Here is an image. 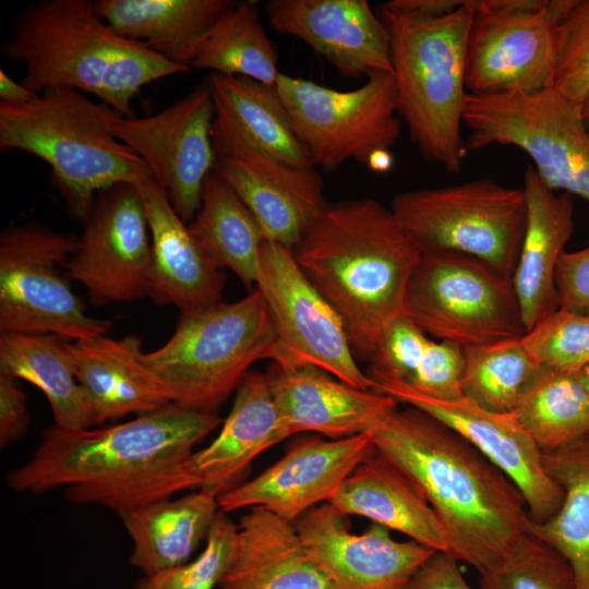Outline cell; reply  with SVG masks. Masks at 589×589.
I'll return each mask as SVG.
<instances>
[{
  "label": "cell",
  "mask_w": 589,
  "mask_h": 589,
  "mask_svg": "<svg viewBox=\"0 0 589 589\" xmlns=\"http://www.w3.org/2000/svg\"><path fill=\"white\" fill-rule=\"evenodd\" d=\"M215 108L206 82L168 108L143 118L115 113L109 130L148 167L172 207L190 224L217 155L212 139Z\"/></svg>",
  "instance_id": "cell-15"
},
{
  "label": "cell",
  "mask_w": 589,
  "mask_h": 589,
  "mask_svg": "<svg viewBox=\"0 0 589 589\" xmlns=\"http://www.w3.org/2000/svg\"><path fill=\"white\" fill-rule=\"evenodd\" d=\"M464 365L461 347L430 338L414 373L404 385L432 398L459 399L464 397L461 389Z\"/></svg>",
  "instance_id": "cell-43"
},
{
  "label": "cell",
  "mask_w": 589,
  "mask_h": 589,
  "mask_svg": "<svg viewBox=\"0 0 589 589\" xmlns=\"http://www.w3.org/2000/svg\"><path fill=\"white\" fill-rule=\"evenodd\" d=\"M214 171L256 218L265 241L294 249L328 205L313 166L247 151L217 157Z\"/></svg>",
  "instance_id": "cell-21"
},
{
  "label": "cell",
  "mask_w": 589,
  "mask_h": 589,
  "mask_svg": "<svg viewBox=\"0 0 589 589\" xmlns=\"http://www.w3.org/2000/svg\"><path fill=\"white\" fill-rule=\"evenodd\" d=\"M375 453L369 433L301 440L255 478L219 496V508L228 513L263 507L294 522L310 509L329 503L346 478Z\"/></svg>",
  "instance_id": "cell-18"
},
{
  "label": "cell",
  "mask_w": 589,
  "mask_h": 589,
  "mask_svg": "<svg viewBox=\"0 0 589 589\" xmlns=\"http://www.w3.org/2000/svg\"><path fill=\"white\" fill-rule=\"evenodd\" d=\"M68 341L53 334L1 333L0 373L37 386L50 404L55 425L92 428L94 417L77 383Z\"/></svg>",
  "instance_id": "cell-33"
},
{
  "label": "cell",
  "mask_w": 589,
  "mask_h": 589,
  "mask_svg": "<svg viewBox=\"0 0 589 589\" xmlns=\"http://www.w3.org/2000/svg\"><path fill=\"white\" fill-rule=\"evenodd\" d=\"M429 340V336L407 316L393 322L369 360L365 373L373 381L374 387L382 383L407 384Z\"/></svg>",
  "instance_id": "cell-42"
},
{
  "label": "cell",
  "mask_w": 589,
  "mask_h": 589,
  "mask_svg": "<svg viewBox=\"0 0 589 589\" xmlns=\"http://www.w3.org/2000/svg\"><path fill=\"white\" fill-rule=\"evenodd\" d=\"M221 589H335L309 554L293 521L250 507L238 524Z\"/></svg>",
  "instance_id": "cell-28"
},
{
  "label": "cell",
  "mask_w": 589,
  "mask_h": 589,
  "mask_svg": "<svg viewBox=\"0 0 589 589\" xmlns=\"http://www.w3.org/2000/svg\"><path fill=\"white\" fill-rule=\"evenodd\" d=\"M366 165L374 171H387L392 168L393 157L389 151H378L370 156Z\"/></svg>",
  "instance_id": "cell-49"
},
{
  "label": "cell",
  "mask_w": 589,
  "mask_h": 589,
  "mask_svg": "<svg viewBox=\"0 0 589 589\" xmlns=\"http://www.w3.org/2000/svg\"><path fill=\"white\" fill-rule=\"evenodd\" d=\"M115 113L69 87L47 88L25 104L0 101V148L44 160L71 213L85 224L99 193L152 177L146 164L110 132Z\"/></svg>",
  "instance_id": "cell-5"
},
{
  "label": "cell",
  "mask_w": 589,
  "mask_h": 589,
  "mask_svg": "<svg viewBox=\"0 0 589 589\" xmlns=\"http://www.w3.org/2000/svg\"><path fill=\"white\" fill-rule=\"evenodd\" d=\"M458 562L447 552L435 551L420 566L404 589H471Z\"/></svg>",
  "instance_id": "cell-46"
},
{
  "label": "cell",
  "mask_w": 589,
  "mask_h": 589,
  "mask_svg": "<svg viewBox=\"0 0 589 589\" xmlns=\"http://www.w3.org/2000/svg\"><path fill=\"white\" fill-rule=\"evenodd\" d=\"M581 382L584 383V385L586 386V388L588 389L589 392V365H587L586 368H584L579 373H578Z\"/></svg>",
  "instance_id": "cell-50"
},
{
  "label": "cell",
  "mask_w": 589,
  "mask_h": 589,
  "mask_svg": "<svg viewBox=\"0 0 589 589\" xmlns=\"http://www.w3.org/2000/svg\"><path fill=\"white\" fill-rule=\"evenodd\" d=\"M376 453L401 471L440 518L449 553L482 573L525 536L531 518L509 478L470 442L408 406L371 433Z\"/></svg>",
  "instance_id": "cell-2"
},
{
  "label": "cell",
  "mask_w": 589,
  "mask_h": 589,
  "mask_svg": "<svg viewBox=\"0 0 589 589\" xmlns=\"http://www.w3.org/2000/svg\"><path fill=\"white\" fill-rule=\"evenodd\" d=\"M212 139L217 157L253 151L283 161L312 166L275 87L243 76L211 73Z\"/></svg>",
  "instance_id": "cell-25"
},
{
  "label": "cell",
  "mask_w": 589,
  "mask_h": 589,
  "mask_svg": "<svg viewBox=\"0 0 589 589\" xmlns=\"http://www.w3.org/2000/svg\"><path fill=\"white\" fill-rule=\"evenodd\" d=\"M374 390L429 413L470 442L516 485L533 524L558 509L563 490L548 474L541 449L515 412L490 411L465 397L432 398L400 383L377 384Z\"/></svg>",
  "instance_id": "cell-17"
},
{
  "label": "cell",
  "mask_w": 589,
  "mask_h": 589,
  "mask_svg": "<svg viewBox=\"0 0 589 589\" xmlns=\"http://www.w3.org/2000/svg\"><path fill=\"white\" fill-rule=\"evenodd\" d=\"M293 254L341 317L356 359L369 362L387 327L406 316L418 247L389 207L363 197L328 203Z\"/></svg>",
  "instance_id": "cell-3"
},
{
  "label": "cell",
  "mask_w": 589,
  "mask_h": 589,
  "mask_svg": "<svg viewBox=\"0 0 589 589\" xmlns=\"http://www.w3.org/2000/svg\"><path fill=\"white\" fill-rule=\"evenodd\" d=\"M39 93L27 88L22 82L19 83L0 69V101L7 104H25L36 98Z\"/></svg>",
  "instance_id": "cell-48"
},
{
  "label": "cell",
  "mask_w": 589,
  "mask_h": 589,
  "mask_svg": "<svg viewBox=\"0 0 589 589\" xmlns=\"http://www.w3.org/2000/svg\"><path fill=\"white\" fill-rule=\"evenodd\" d=\"M294 524L335 589H404L435 552L412 540L398 541L374 522L362 533L352 532L347 516L329 503L310 509Z\"/></svg>",
  "instance_id": "cell-19"
},
{
  "label": "cell",
  "mask_w": 589,
  "mask_h": 589,
  "mask_svg": "<svg viewBox=\"0 0 589 589\" xmlns=\"http://www.w3.org/2000/svg\"><path fill=\"white\" fill-rule=\"evenodd\" d=\"M231 0H96L98 15L120 36L190 68Z\"/></svg>",
  "instance_id": "cell-30"
},
{
  "label": "cell",
  "mask_w": 589,
  "mask_h": 589,
  "mask_svg": "<svg viewBox=\"0 0 589 589\" xmlns=\"http://www.w3.org/2000/svg\"><path fill=\"white\" fill-rule=\"evenodd\" d=\"M555 284L558 309L589 313V245L561 255Z\"/></svg>",
  "instance_id": "cell-44"
},
{
  "label": "cell",
  "mask_w": 589,
  "mask_h": 589,
  "mask_svg": "<svg viewBox=\"0 0 589 589\" xmlns=\"http://www.w3.org/2000/svg\"><path fill=\"white\" fill-rule=\"evenodd\" d=\"M329 504L345 516L365 517L433 551H449L446 531L433 508L411 481L377 453L346 478Z\"/></svg>",
  "instance_id": "cell-29"
},
{
  "label": "cell",
  "mask_w": 589,
  "mask_h": 589,
  "mask_svg": "<svg viewBox=\"0 0 589 589\" xmlns=\"http://www.w3.org/2000/svg\"><path fill=\"white\" fill-rule=\"evenodd\" d=\"M289 436L274 400L268 372L250 371L237 387L217 436L191 457L199 490L218 498L236 489L244 482L257 456Z\"/></svg>",
  "instance_id": "cell-24"
},
{
  "label": "cell",
  "mask_w": 589,
  "mask_h": 589,
  "mask_svg": "<svg viewBox=\"0 0 589 589\" xmlns=\"http://www.w3.org/2000/svg\"><path fill=\"white\" fill-rule=\"evenodd\" d=\"M462 125L467 152L515 146L531 158L534 172L549 190L589 203V128L581 105L555 88L468 93Z\"/></svg>",
  "instance_id": "cell-8"
},
{
  "label": "cell",
  "mask_w": 589,
  "mask_h": 589,
  "mask_svg": "<svg viewBox=\"0 0 589 589\" xmlns=\"http://www.w3.org/2000/svg\"><path fill=\"white\" fill-rule=\"evenodd\" d=\"M276 349L266 301L254 288L236 302L181 311L168 341L141 358L172 402L217 413L250 366L262 359L274 360Z\"/></svg>",
  "instance_id": "cell-7"
},
{
  "label": "cell",
  "mask_w": 589,
  "mask_h": 589,
  "mask_svg": "<svg viewBox=\"0 0 589 589\" xmlns=\"http://www.w3.org/2000/svg\"><path fill=\"white\" fill-rule=\"evenodd\" d=\"M238 525L219 512L201 554L192 562L144 576L133 589H213L228 572L237 546Z\"/></svg>",
  "instance_id": "cell-39"
},
{
  "label": "cell",
  "mask_w": 589,
  "mask_h": 589,
  "mask_svg": "<svg viewBox=\"0 0 589 589\" xmlns=\"http://www.w3.org/2000/svg\"><path fill=\"white\" fill-rule=\"evenodd\" d=\"M278 33L299 38L349 79L393 73L388 32L366 0H269Z\"/></svg>",
  "instance_id": "cell-20"
},
{
  "label": "cell",
  "mask_w": 589,
  "mask_h": 589,
  "mask_svg": "<svg viewBox=\"0 0 589 589\" xmlns=\"http://www.w3.org/2000/svg\"><path fill=\"white\" fill-rule=\"evenodd\" d=\"M28 413L25 394L17 378L0 373V445L20 438L27 429Z\"/></svg>",
  "instance_id": "cell-45"
},
{
  "label": "cell",
  "mask_w": 589,
  "mask_h": 589,
  "mask_svg": "<svg viewBox=\"0 0 589 589\" xmlns=\"http://www.w3.org/2000/svg\"><path fill=\"white\" fill-rule=\"evenodd\" d=\"M574 0H474L466 47L473 95L552 87L560 23Z\"/></svg>",
  "instance_id": "cell-13"
},
{
  "label": "cell",
  "mask_w": 589,
  "mask_h": 589,
  "mask_svg": "<svg viewBox=\"0 0 589 589\" xmlns=\"http://www.w3.org/2000/svg\"><path fill=\"white\" fill-rule=\"evenodd\" d=\"M480 585L482 589H576L566 560L531 532L480 573Z\"/></svg>",
  "instance_id": "cell-38"
},
{
  "label": "cell",
  "mask_w": 589,
  "mask_h": 589,
  "mask_svg": "<svg viewBox=\"0 0 589 589\" xmlns=\"http://www.w3.org/2000/svg\"><path fill=\"white\" fill-rule=\"evenodd\" d=\"M582 118L589 128V98L581 105Z\"/></svg>",
  "instance_id": "cell-51"
},
{
  "label": "cell",
  "mask_w": 589,
  "mask_h": 589,
  "mask_svg": "<svg viewBox=\"0 0 589 589\" xmlns=\"http://www.w3.org/2000/svg\"><path fill=\"white\" fill-rule=\"evenodd\" d=\"M220 423L171 402L137 418L101 428L50 425L32 458L11 470L19 492L64 489L75 505L95 504L117 514L199 489L191 468L194 446Z\"/></svg>",
  "instance_id": "cell-1"
},
{
  "label": "cell",
  "mask_w": 589,
  "mask_h": 589,
  "mask_svg": "<svg viewBox=\"0 0 589 589\" xmlns=\"http://www.w3.org/2000/svg\"><path fill=\"white\" fill-rule=\"evenodd\" d=\"M65 266L95 304L133 302L148 296L151 233L133 183L117 184L97 195Z\"/></svg>",
  "instance_id": "cell-16"
},
{
  "label": "cell",
  "mask_w": 589,
  "mask_h": 589,
  "mask_svg": "<svg viewBox=\"0 0 589 589\" xmlns=\"http://www.w3.org/2000/svg\"><path fill=\"white\" fill-rule=\"evenodd\" d=\"M548 474L562 488L555 514L530 532L557 551L569 564L576 589H589V432L542 453Z\"/></svg>",
  "instance_id": "cell-32"
},
{
  "label": "cell",
  "mask_w": 589,
  "mask_h": 589,
  "mask_svg": "<svg viewBox=\"0 0 589 589\" xmlns=\"http://www.w3.org/2000/svg\"><path fill=\"white\" fill-rule=\"evenodd\" d=\"M462 396L494 412H514L542 369L522 338L464 349Z\"/></svg>",
  "instance_id": "cell-37"
},
{
  "label": "cell",
  "mask_w": 589,
  "mask_h": 589,
  "mask_svg": "<svg viewBox=\"0 0 589 589\" xmlns=\"http://www.w3.org/2000/svg\"><path fill=\"white\" fill-rule=\"evenodd\" d=\"M141 340L98 336L69 340L67 349L95 425L145 414L172 402L161 381L144 364Z\"/></svg>",
  "instance_id": "cell-26"
},
{
  "label": "cell",
  "mask_w": 589,
  "mask_h": 589,
  "mask_svg": "<svg viewBox=\"0 0 589 589\" xmlns=\"http://www.w3.org/2000/svg\"><path fill=\"white\" fill-rule=\"evenodd\" d=\"M190 230L220 268L232 271L252 289L260 274L262 229L243 201L214 170L205 180L201 206Z\"/></svg>",
  "instance_id": "cell-34"
},
{
  "label": "cell",
  "mask_w": 589,
  "mask_h": 589,
  "mask_svg": "<svg viewBox=\"0 0 589 589\" xmlns=\"http://www.w3.org/2000/svg\"><path fill=\"white\" fill-rule=\"evenodd\" d=\"M377 14L389 37L399 117L422 157L445 171L461 170L466 96V47L474 1L436 17L395 12Z\"/></svg>",
  "instance_id": "cell-6"
},
{
  "label": "cell",
  "mask_w": 589,
  "mask_h": 589,
  "mask_svg": "<svg viewBox=\"0 0 589 589\" xmlns=\"http://www.w3.org/2000/svg\"><path fill=\"white\" fill-rule=\"evenodd\" d=\"M265 301L277 337L273 364L321 369L364 390L374 383L357 364L344 322L300 268L293 250L264 241L255 285Z\"/></svg>",
  "instance_id": "cell-14"
},
{
  "label": "cell",
  "mask_w": 589,
  "mask_h": 589,
  "mask_svg": "<svg viewBox=\"0 0 589 589\" xmlns=\"http://www.w3.org/2000/svg\"><path fill=\"white\" fill-rule=\"evenodd\" d=\"M389 208L420 252H457L513 277L527 201L521 188L474 179L399 193Z\"/></svg>",
  "instance_id": "cell-9"
},
{
  "label": "cell",
  "mask_w": 589,
  "mask_h": 589,
  "mask_svg": "<svg viewBox=\"0 0 589 589\" xmlns=\"http://www.w3.org/2000/svg\"><path fill=\"white\" fill-rule=\"evenodd\" d=\"M191 68L243 76L275 87L278 53L255 2H237L213 26Z\"/></svg>",
  "instance_id": "cell-35"
},
{
  "label": "cell",
  "mask_w": 589,
  "mask_h": 589,
  "mask_svg": "<svg viewBox=\"0 0 589 589\" xmlns=\"http://www.w3.org/2000/svg\"><path fill=\"white\" fill-rule=\"evenodd\" d=\"M219 512L218 498L197 490L118 514L133 542L130 563L145 576L185 564Z\"/></svg>",
  "instance_id": "cell-31"
},
{
  "label": "cell",
  "mask_w": 589,
  "mask_h": 589,
  "mask_svg": "<svg viewBox=\"0 0 589 589\" xmlns=\"http://www.w3.org/2000/svg\"><path fill=\"white\" fill-rule=\"evenodd\" d=\"M79 238L35 224L0 235V332L53 334L69 340L106 335L112 323L87 314L58 266Z\"/></svg>",
  "instance_id": "cell-11"
},
{
  "label": "cell",
  "mask_w": 589,
  "mask_h": 589,
  "mask_svg": "<svg viewBox=\"0 0 589 589\" xmlns=\"http://www.w3.org/2000/svg\"><path fill=\"white\" fill-rule=\"evenodd\" d=\"M2 52L24 64L22 83L31 91L89 93L125 118L134 117L132 100L144 86L190 71L117 34L89 0H44L27 7Z\"/></svg>",
  "instance_id": "cell-4"
},
{
  "label": "cell",
  "mask_w": 589,
  "mask_h": 589,
  "mask_svg": "<svg viewBox=\"0 0 589 589\" xmlns=\"http://www.w3.org/2000/svg\"><path fill=\"white\" fill-rule=\"evenodd\" d=\"M267 372L276 407L291 435L312 432L338 440L370 434L397 410L393 397L357 388L315 366L272 364Z\"/></svg>",
  "instance_id": "cell-22"
},
{
  "label": "cell",
  "mask_w": 589,
  "mask_h": 589,
  "mask_svg": "<svg viewBox=\"0 0 589 589\" xmlns=\"http://www.w3.org/2000/svg\"><path fill=\"white\" fill-rule=\"evenodd\" d=\"M552 87L579 105L589 98V0H574L560 23Z\"/></svg>",
  "instance_id": "cell-41"
},
{
  "label": "cell",
  "mask_w": 589,
  "mask_h": 589,
  "mask_svg": "<svg viewBox=\"0 0 589 589\" xmlns=\"http://www.w3.org/2000/svg\"><path fill=\"white\" fill-rule=\"evenodd\" d=\"M465 0H389L381 5L385 9L423 17H436L459 9Z\"/></svg>",
  "instance_id": "cell-47"
},
{
  "label": "cell",
  "mask_w": 589,
  "mask_h": 589,
  "mask_svg": "<svg viewBox=\"0 0 589 589\" xmlns=\"http://www.w3.org/2000/svg\"><path fill=\"white\" fill-rule=\"evenodd\" d=\"M544 366L579 373L589 365V313L558 309L522 337Z\"/></svg>",
  "instance_id": "cell-40"
},
{
  "label": "cell",
  "mask_w": 589,
  "mask_h": 589,
  "mask_svg": "<svg viewBox=\"0 0 589 589\" xmlns=\"http://www.w3.org/2000/svg\"><path fill=\"white\" fill-rule=\"evenodd\" d=\"M277 89L313 167L336 171L366 164L399 140L401 123L390 73H377L351 91H338L280 72Z\"/></svg>",
  "instance_id": "cell-12"
},
{
  "label": "cell",
  "mask_w": 589,
  "mask_h": 589,
  "mask_svg": "<svg viewBox=\"0 0 589 589\" xmlns=\"http://www.w3.org/2000/svg\"><path fill=\"white\" fill-rule=\"evenodd\" d=\"M515 414L542 453L589 432V392L578 373L542 366Z\"/></svg>",
  "instance_id": "cell-36"
},
{
  "label": "cell",
  "mask_w": 589,
  "mask_h": 589,
  "mask_svg": "<svg viewBox=\"0 0 589 589\" xmlns=\"http://www.w3.org/2000/svg\"><path fill=\"white\" fill-rule=\"evenodd\" d=\"M406 316L428 336L462 349L526 335L513 279L457 252L423 253L411 277Z\"/></svg>",
  "instance_id": "cell-10"
},
{
  "label": "cell",
  "mask_w": 589,
  "mask_h": 589,
  "mask_svg": "<svg viewBox=\"0 0 589 589\" xmlns=\"http://www.w3.org/2000/svg\"><path fill=\"white\" fill-rule=\"evenodd\" d=\"M133 184L142 197L151 233L148 297L180 311L221 301L223 269L202 249L166 192L153 177L140 178Z\"/></svg>",
  "instance_id": "cell-23"
},
{
  "label": "cell",
  "mask_w": 589,
  "mask_h": 589,
  "mask_svg": "<svg viewBox=\"0 0 589 589\" xmlns=\"http://www.w3.org/2000/svg\"><path fill=\"white\" fill-rule=\"evenodd\" d=\"M522 189L527 221L512 279L528 333L558 310L556 268L575 223L570 195L549 190L532 167L525 170Z\"/></svg>",
  "instance_id": "cell-27"
}]
</instances>
